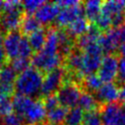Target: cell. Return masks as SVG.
I'll return each instance as SVG.
<instances>
[{
	"instance_id": "cell-1",
	"label": "cell",
	"mask_w": 125,
	"mask_h": 125,
	"mask_svg": "<svg viewBox=\"0 0 125 125\" xmlns=\"http://www.w3.org/2000/svg\"><path fill=\"white\" fill-rule=\"evenodd\" d=\"M43 79V75L39 69L28 67L18 75L14 87L18 95L31 98L41 91Z\"/></svg>"
},
{
	"instance_id": "cell-2",
	"label": "cell",
	"mask_w": 125,
	"mask_h": 125,
	"mask_svg": "<svg viewBox=\"0 0 125 125\" xmlns=\"http://www.w3.org/2000/svg\"><path fill=\"white\" fill-rule=\"evenodd\" d=\"M81 90L80 88L72 83L68 82L64 85L61 86V88L58 90L57 97L59 99L60 104L64 107H75V105L78 104L80 96H81Z\"/></svg>"
},
{
	"instance_id": "cell-3",
	"label": "cell",
	"mask_w": 125,
	"mask_h": 125,
	"mask_svg": "<svg viewBox=\"0 0 125 125\" xmlns=\"http://www.w3.org/2000/svg\"><path fill=\"white\" fill-rule=\"evenodd\" d=\"M124 10H125V1H106L102 5L101 14L109 18L112 21V24L115 27H119L124 22Z\"/></svg>"
},
{
	"instance_id": "cell-4",
	"label": "cell",
	"mask_w": 125,
	"mask_h": 125,
	"mask_svg": "<svg viewBox=\"0 0 125 125\" xmlns=\"http://www.w3.org/2000/svg\"><path fill=\"white\" fill-rule=\"evenodd\" d=\"M103 125H125V108L118 104H105L101 112Z\"/></svg>"
},
{
	"instance_id": "cell-5",
	"label": "cell",
	"mask_w": 125,
	"mask_h": 125,
	"mask_svg": "<svg viewBox=\"0 0 125 125\" xmlns=\"http://www.w3.org/2000/svg\"><path fill=\"white\" fill-rule=\"evenodd\" d=\"M118 67L119 61L114 55L108 54L104 56L99 68V77L102 82L111 83L118 75Z\"/></svg>"
},
{
	"instance_id": "cell-6",
	"label": "cell",
	"mask_w": 125,
	"mask_h": 125,
	"mask_svg": "<svg viewBox=\"0 0 125 125\" xmlns=\"http://www.w3.org/2000/svg\"><path fill=\"white\" fill-rule=\"evenodd\" d=\"M62 62V54L58 53L55 55L47 54L43 51H38L32 58V63L37 69L44 71H51L60 66Z\"/></svg>"
},
{
	"instance_id": "cell-7",
	"label": "cell",
	"mask_w": 125,
	"mask_h": 125,
	"mask_svg": "<svg viewBox=\"0 0 125 125\" xmlns=\"http://www.w3.org/2000/svg\"><path fill=\"white\" fill-rule=\"evenodd\" d=\"M63 76H64V71L61 67L49 71L43 79L40 93H42L45 96L53 95L57 90L61 88V84L62 82Z\"/></svg>"
},
{
	"instance_id": "cell-8",
	"label": "cell",
	"mask_w": 125,
	"mask_h": 125,
	"mask_svg": "<svg viewBox=\"0 0 125 125\" xmlns=\"http://www.w3.org/2000/svg\"><path fill=\"white\" fill-rule=\"evenodd\" d=\"M46 114L47 110L44 104L40 101L33 100L21 117L23 121L28 125H38L44 120Z\"/></svg>"
},
{
	"instance_id": "cell-9",
	"label": "cell",
	"mask_w": 125,
	"mask_h": 125,
	"mask_svg": "<svg viewBox=\"0 0 125 125\" xmlns=\"http://www.w3.org/2000/svg\"><path fill=\"white\" fill-rule=\"evenodd\" d=\"M99 44L103 51L110 54L114 52L121 44L119 27H112L107 29L99 39Z\"/></svg>"
},
{
	"instance_id": "cell-10",
	"label": "cell",
	"mask_w": 125,
	"mask_h": 125,
	"mask_svg": "<svg viewBox=\"0 0 125 125\" xmlns=\"http://www.w3.org/2000/svg\"><path fill=\"white\" fill-rule=\"evenodd\" d=\"M22 40L21 34L16 30L9 32L3 39V49L8 58L15 60L20 56V48Z\"/></svg>"
},
{
	"instance_id": "cell-11",
	"label": "cell",
	"mask_w": 125,
	"mask_h": 125,
	"mask_svg": "<svg viewBox=\"0 0 125 125\" xmlns=\"http://www.w3.org/2000/svg\"><path fill=\"white\" fill-rule=\"evenodd\" d=\"M84 14V9L81 6V4L73 6V7H68V8H63L60 11L56 21L59 25L61 26H65L69 25L72 23L74 21L77 19L83 17Z\"/></svg>"
},
{
	"instance_id": "cell-12",
	"label": "cell",
	"mask_w": 125,
	"mask_h": 125,
	"mask_svg": "<svg viewBox=\"0 0 125 125\" xmlns=\"http://www.w3.org/2000/svg\"><path fill=\"white\" fill-rule=\"evenodd\" d=\"M60 11L61 8L58 6L56 2L55 3L45 2L35 13V18L38 20L40 23L47 24L57 19Z\"/></svg>"
},
{
	"instance_id": "cell-13",
	"label": "cell",
	"mask_w": 125,
	"mask_h": 125,
	"mask_svg": "<svg viewBox=\"0 0 125 125\" xmlns=\"http://www.w3.org/2000/svg\"><path fill=\"white\" fill-rule=\"evenodd\" d=\"M97 100L103 103L113 104L119 99V88L113 83H104L97 91Z\"/></svg>"
},
{
	"instance_id": "cell-14",
	"label": "cell",
	"mask_w": 125,
	"mask_h": 125,
	"mask_svg": "<svg viewBox=\"0 0 125 125\" xmlns=\"http://www.w3.org/2000/svg\"><path fill=\"white\" fill-rule=\"evenodd\" d=\"M102 60H103L102 54L83 53V62H82L80 75L87 76L90 74H94V72L99 70Z\"/></svg>"
},
{
	"instance_id": "cell-15",
	"label": "cell",
	"mask_w": 125,
	"mask_h": 125,
	"mask_svg": "<svg viewBox=\"0 0 125 125\" xmlns=\"http://www.w3.org/2000/svg\"><path fill=\"white\" fill-rule=\"evenodd\" d=\"M21 11L4 12L0 18V25L8 31H16L21 23Z\"/></svg>"
},
{
	"instance_id": "cell-16",
	"label": "cell",
	"mask_w": 125,
	"mask_h": 125,
	"mask_svg": "<svg viewBox=\"0 0 125 125\" xmlns=\"http://www.w3.org/2000/svg\"><path fill=\"white\" fill-rule=\"evenodd\" d=\"M100 37H101L100 29L96 25H93V26H90V28L88 29V31L86 33H84L83 35L78 37L77 44H78L79 48L84 50L86 47H88L94 43H99Z\"/></svg>"
},
{
	"instance_id": "cell-17",
	"label": "cell",
	"mask_w": 125,
	"mask_h": 125,
	"mask_svg": "<svg viewBox=\"0 0 125 125\" xmlns=\"http://www.w3.org/2000/svg\"><path fill=\"white\" fill-rule=\"evenodd\" d=\"M59 50H60L59 31L52 28L47 32L46 42H45V45H44V47L42 48L41 51H43L47 54L55 55V54L59 53Z\"/></svg>"
},
{
	"instance_id": "cell-18",
	"label": "cell",
	"mask_w": 125,
	"mask_h": 125,
	"mask_svg": "<svg viewBox=\"0 0 125 125\" xmlns=\"http://www.w3.org/2000/svg\"><path fill=\"white\" fill-rule=\"evenodd\" d=\"M67 112H68L67 108L60 104L57 107L48 110L47 114H46V117L49 120V123H52V124H55V125H59V124L62 123L65 120Z\"/></svg>"
},
{
	"instance_id": "cell-19",
	"label": "cell",
	"mask_w": 125,
	"mask_h": 125,
	"mask_svg": "<svg viewBox=\"0 0 125 125\" xmlns=\"http://www.w3.org/2000/svg\"><path fill=\"white\" fill-rule=\"evenodd\" d=\"M47 38V32L43 28H39L38 30L31 33L28 37V42L32 48V50L40 51L45 45Z\"/></svg>"
},
{
	"instance_id": "cell-20",
	"label": "cell",
	"mask_w": 125,
	"mask_h": 125,
	"mask_svg": "<svg viewBox=\"0 0 125 125\" xmlns=\"http://www.w3.org/2000/svg\"><path fill=\"white\" fill-rule=\"evenodd\" d=\"M67 32L71 35V36H81L84 33H86L88 31V29L90 28L88 21L85 18L81 17L79 19H77L76 21H74L72 23H70L67 26Z\"/></svg>"
},
{
	"instance_id": "cell-21",
	"label": "cell",
	"mask_w": 125,
	"mask_h": 125,
	"mask_svg": "<svg viewBox=\"0 0 125 125\" xmlns=\"http://www.w3.org/2000/svg\"><path fill=\"white\" fill-rule=\"evenodd\" d=\"M103 3L99 0H90L84 4V13L86 17L91 21H96L101 14Z\"/></svg>"
},
{
	"instance_id": "cell-22",
	"label": "cell",
	"mask_w": 125,
	"mask_h": 125,
	"mask_svg": "<svg viewBox=\"0 0 125 125\" xmlns=\"http://www.w3.org/2000/svg\"><path fill=\"white\" fill-rule=\"evenodd\" d=\"M21 28L23 33L30 35L31 33H33L34 31H36L40 28V22L32 15H27L24 18H22L21 23Z\"/></svg>"
},
{
	"instance_id": "cell-23",
	"label": "cell",
	"mask_w": 125,
	"mask_h": 125,
	"mask_svg": "<svg viewBox=\"0 0 125 125\" xmlns=\"http://www.w3.org/2000/svg\"><path fill=\"white\" fill-rule=\"evenodd\" d=\"M32 101H33L32 98L21 96V95H16L12 101L13 107H14L16 113H18L19 115L21 116L24 113V111L26 110V108L29 106V104H31Z\"/></svg>"
},
{
	"instance_id": "cell-24",
	"label": "cell",
	"mask_w": 125,
	"mask_h": 125,
	"mask_svg": "<svg viewBox=\"0 0 125 125\" xmlns=\"http://www.w3.org/2000/svg\"><path fill=\"white\" fill-rule=\"evenodd\" d=\"M84 110L79 106L72 107L68 110L64 120L65 125H81L84 118Z\"/></svg>"
},
{
	"instance_id": "cell-25",
	"label": "cell",
	"mask_w": 125,
	"mask_h": 125,
	"mask_svg": "<svg viewBox=\"0 0 125 125\" xmlns=\"http://www.w3.org/2000/svg\"><path fill=\"white\" fill-rule=\"evenodd\" d=\"M16 79L17 71L12 67V65H5L0 68V83L14 86Z\"/></svg>"
},
{
	"instance_id": "cell-26",
	"label": "cell",
	"mask_w": 125,
	"mask_h": 125,
	"mask_svg": "<svg viewBox=\"0 0 125 125\" xmlns=\"http://www.w3.org/2000/svg\"><path fill=\"white\" fill-rule=\"evenodd\" d=\"M82 62H83V54H81L80 52H77V51L70 52L69 55L67 56V59H66L67 66L71 70L77 71L79 75L82 68Z\"/></svg>"
},
{
	"instance_id": "cell-27",
	"label": "cell",
	"mask_w": 125,
	"mask_h": 125,
	"mask_svg": "<svg viewBox=\"0 0 125 125\" xmlns=\"http://www.w3.org/2000/svg\"><path fill=\"white\" fill-rule=\"evenodd\" d=\"M78 105L80 108H82L83 110H86L87 112L92 111V110H95L97 106V100L91 93L85 92L81 94L78 102Z\"/></svg>"
},
{
	"instance_id": "cell-28",
	"label": "cell",
	"mask_w": 125,
	"mask_h": 125,
	"mask_svg": "<svg viewBox=\"0 0 125 125\" xmlns=\"http://www.w3.org/2000/svg\"><path fill=\"white\" fill-rule=\"evenodd\" d=\"M59 38H60V51L62 54L70 53L72 48V36L67 32L61 30L59 31Z\"/></svg>"
},
{
	"instance_id": "cell-29",
	"label": "cell",
	"mask_w": 125,
	"mask_h": 125,
	"mask_svg": "<svg viewBox=\"0 0 125 125\" xmlns=\"http://www.w3.org/2000/svg\"><path fill=\"white\" fill-rule=\"evenodd\" d=\"M82 125H103L101 113L96 109L86 112L84 114Z\"/></svg>"
},
{
	"instance_id": "cell-30",
	"label": "cell",
	"mask_w": 125,
	"mask_h": 125,
	"mask_svg": "<svg viewBox=\"0 0 125 125\" xmlns=\"http://www.w3.org/2000/svg\"><path fill=\"white\" fill-rule=\"evenodd\" d=\"M84 86L86 89H88L89 91H98L101 87H102V80L100 79L99 75L96 74H90L87 75L84 78Z\"/></svg>"
},
{
	"instance_id": "cell-31",
	"label": "cell",
	"mask_w": 125,
	"mask_h": 125,
	"mask_svg": "<svg viewBox=\"0 0 125 125\" xmlns=\"http://www.w3.org/2000/svg\"><path fill=\"white\" fill-rule=\"evenodd\" d=\"M44 3L45 1L42 0H26L21 2L22 9L27 13V15H32L33 13H36Z\"/></svg>"
},
{
	"instance_id": "cell-32",
	"label": "cell",
	"mask_w": 125,
	"mask_h": 125,
	"mask_svg": "<svg viewBox=\"0 0 125 125\" xmlns=\"http://www.w3.org/2000/svg\"><path fill=\"white\" fill-rule=\"evenodd\" d=\"M23 122V119L21 115H19L16 112H12L9 115L2 118L1 124L2 125H21Z\"/></svg>"
},
{
	"instance_id": "cell-33",
	"label": "cell",
	"mask_w": 125,
	"mask_h": 125,
	"mask_svg": "<svg viewBox=\"0 0 125 125\" xmlns=\"http://www.w3.org/2000/svg\"><path fill=\"white\" fill-rule=\"evenodd\" d=\"M12 67L17 71V72H22L23 70H25L26 68L29 67V60L25 59V58H17L15 60H13L12 62Z\"/></svg>"
},
{
	"instance_id": "cell-34",
	"label": "cell",
	"mask_w": 125,
	"mask_h": 125,
	"mask_svg": "<svg viewBox=\"0 0 125 125\" xmlns=\"http://www.w3.org/2000/svg\"><path fill=\"white\" fill-rule=\"evenodd\" d=\"M32 48L28 42V39L26 38H23L22 37V40H21V48H20V56L21 58H25V59H28L31 54H32Z\"/></svg>"
},
{
	"instance_id": "cell-35",
	"label": "cell",
	"mask_w": 125,
	"mask_h": 125,
	"mask_svg": "<svg viewBox=\"0 0 125 125\" xmlns=\"http://www.w3.org/2000/svg\"><path fill=\"white\" fill-rule=\"evenodd\" d=\"M44 105H45V108L46 110H50V109H53L55 107H57L58 105H60V102H59V99L57 97V95L53 94V95H49V96H46L45 100H44Z\"/></svg>"
},
{
	"instance_id": "cell-36",
	"label": "cell",
	"mask_w": 125,
	"mask_h": 125,
	"mask_svg": "<svg viewBox=\"0 0 125 125\" xmlns=\"http://www.w3.org/2000/svg\"><path fill=\"white\" fill-rule=\"evenodd\" d=\"M21 9H22V4L20 1L10 0V1L4 2V8H3L4 12H8V11H21Z\"/></svg>"
},
{
	"instance_id": "cell-37",
	"label": "cell",
	"mask_w": 125,
	"mask_h": 125,
	"mask_svg": "<svg viewBox=\"0 0 125 125\" xmlns=\"http://www.w3.org/2000/svg\"><path fill=\"white\" fill-rule=\"evenodd\" d=\"M58 4V6L62 9L63 8H68V7H73L76 5L81 4L79 1H75V0H62V1H58L56 2Z\"/></svg>"
},
{
	"instance_id": "cell-38",
	"label": "cell",
	"mask_w": 125,
	"mask_h": 125,
	"mask_svg": "<svg viewBox=\"0 0 125 125\" xmlns=\"http://www.w3.org/2000/svg\"><path fill=\"white\" fill-rule=\"evenodd\" d=\"M118 77L119 80L125 82V59H121L119 61V67H118Z\"/></svg>"
},
{
	"instance_id": "cell-39",
	"label": "cell",
	"mask_w": 125,
	"mask_h": 125,
	"mask_svg": "<svg viewBox=\"0 0 125 125\" xmlns=\"http://www.w3.org/2000/svg\"><path fill=\"white\" fill-rule=\"evenodd\" d=\"M120 31V38H121V44L125 43V23H123L121 26H119Z\"/></svg>"
},
{
	"instance_id": "cell-40",
	"label": "cell",
	"mask_w": 125,
	"mask_h": 125,
	"mask_svg": "<svg viewBox=\"0 0 125 125\" xmlns=\"http://www.w3.org/2000/svg\"><path fill=\"white\" fill-rule=\"evenodd\" d=\"M6 54H5V51L3 48L0 47V68L2 67V65L4 64L5 62V60H6Z\"/></svg>"
},
{
	"instance_id": "cell-41",
	"label": "cell",
	"mask_w": 125,
	"mask_h": 125,
	"mask_svg": "<svg viewBox=\"0 0 125 125\" xmlns=\"http://www.w3.org/2000/svg\"><path fill=\"white\" fill-rule=\"evenodd\" d=\"M119 99L125 103V84L119 89Z\"/></svg>"
},
{
	"instance_id": "cell-42",
	"label": "cell",
	"mask_w": 125,
	"mask_h": 125,
	"mask_svg": "<svg viewBox=\"0 0 125 125\" xmlns=\"http://www.w3.org/2000/svg\"><path fill=\"white\" fill-rule=\"evenodd\" d=\"M120 53L123 56V58L125 59V43L121 44V46H120Z\"/></svg>"
},
{
	"instance_id": "cell-43",
	"label": "cell",
	"mask_w": 125,
	"mask_h": 125,
	"mask_svg": "<svg viewBox=\"0 0 125 125\" xmlns=\"http://www.w3.org/2000/svg\"><path fill=\"white\" fill-rule=\"evenodd\" d=\"M3 8H4V2L0 1V14H1V12L3 11Z\"/></svg>"
},
{
	"instance_id": "cell-44",
	"label": "cell",
	"mask_w": 125,
	"mask_h": 125,
	"mask_svg": "<svg viewBox=\"0 0 125 125\" xmlns=\"http://www.w3.org/2000/svg\"><path fill=\"white\" fill-rule=\"evenodd\" d=\"M2 41H3V36H2V32L0 30V44L2 43Z\"/></svg>"
},
{
	"instance_id": "cell-45",
	"label": "cell",
	"mask_w": 125,
	"mask_h": 125,
	"mask_svg": "<svg viewBox=\"0 0 125 125\" xmlns=\"http://www.w3.org/2000/svg\"><path fill=\"white\" fill-rule=\"evenodd\" d=\"M42 125H55V124H52V123H44Z\"/></svg>"
},
{
	"instance_id": "cell-46",
	"label": "cell",
	"mask_w": 125,
	"mask_h": 125,
	"mask_svg": "<svg viewBox=\"0 0 125 125\" xmlns=\"http://www.w3.org/2000/svg\"><path fill=\"white\" fill-rule=\"evenodd\" d=\"M124 108H125V105H124Z\"/></svg>"
}]
</instances>
